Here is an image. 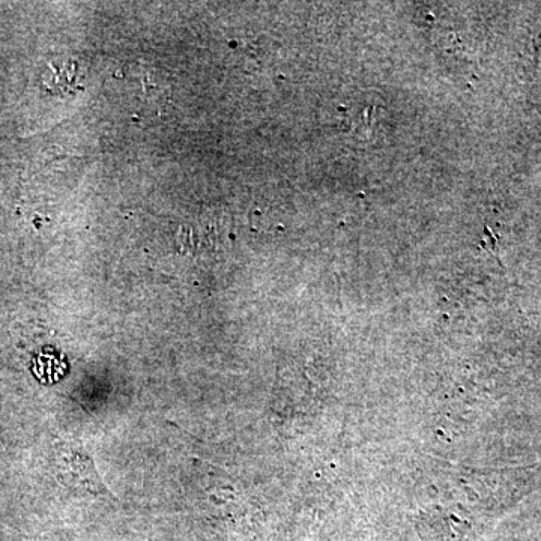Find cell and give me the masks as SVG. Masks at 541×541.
I'll return each mask as SVG.
<instances>
[{
  "mask_svg": "<svg viewBox=\"0 0 541 541\" xmlns=\"http://www.w3.org/2000/svg\"><path fill=\"white\" fill-rule=\"evenodd\" d=\"M59 468L68 486L80 492L109 493L103 478L98 474L97 463L91 451L77 439H59L56 442Z\"/></svg>",
  "mask_w": 541,
  "mask_h": 541,
  "instance_id": "obj_1",
  "label": "cell"
}]
</instances>
